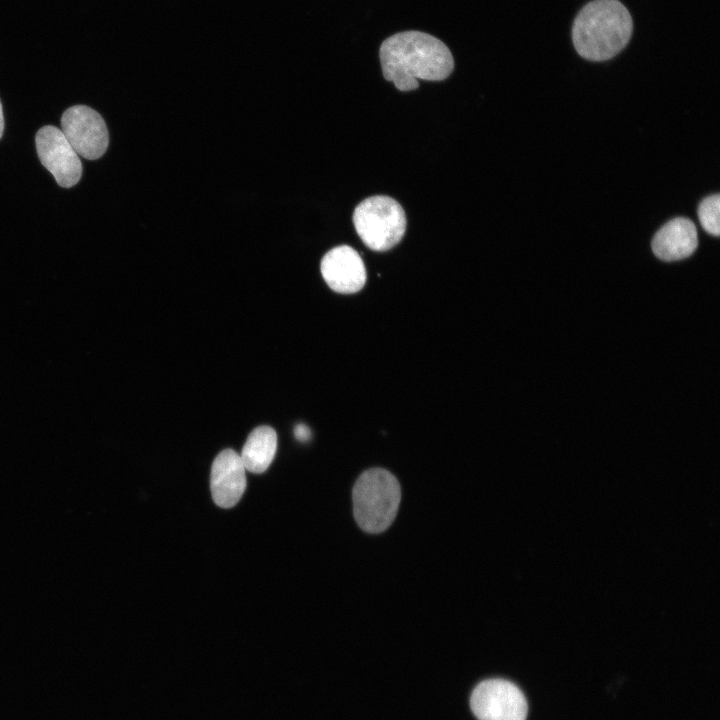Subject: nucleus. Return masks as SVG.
<instances>
[{
    "instance_id": "12",
    "label": "nucleus",
    "mask_w": 720,
    "mask_h": 720,
    "mask_svg": "<svg viewBox=\"0 0 720 720\" xmlns=\"http://www.w3.org/2000/svg\"><path fill=\"white\" fill-rule=\"evenodd\" d=\"M720 195L718 193L704 198L698 207V217L703 229L714 236L720 234Z\"/></svg>"
},
{
    "instance_id": "8",
    "label": "nucleus",
    "mask_w": 720,
    "mask_h": 720,
    "mask_svg": "<svg viewBox=\"0 0 720 720\" xmlns=\"http://www.w3.org/2000/svg\"><path fill=\"white\" fill-rule=\"evenodd\" d=\"M320 270L327 285L341 294L356 293L366 282V268L359 253L347 245L337 246L322 258Z\"/></svg>"
},
{
    "instance_id": "6",
    "label": "nucleus",
    "mask_w": 720,
    "mask_h": 720,
    "mask_svg": "<svg viewBox=\"0 0 720 720\" xmlns=\"http://www.w3.org/2000/svg\"><path fill=\"white\" fill-rule=\"evenodd\" d=\"M61 131L78 155L100 158L107 150L109 134L102 116L85 105L68 108L61 118Z\"/></svg>"
},
{
    "instance_id": "1",
    "label": "nucleus",
    "mask_w": 720,
    "mask_h": 720,
    "mask_svg": "<svg viewBox=\"0 0 720 720\" xmlns=\"http://www.w3.org/2000/svg\"><path fill=\"white\" fill-rule=\"evenodd\" d=\"M382 74L400 91L418 88V79L442 81L454 69L451 51L438 38L421 31H403L385 39L379 49Z\"/></svg>"
},
{
    "instance_id": "2",
    "label": "nucleus",
    "mask_w": 720,
    "mask_h": 720,
    "mask_svg": "<svg viewBox=\"0 0 720 720\" xmlns=\"http://www.w3.org/2000/svg\"><path fill=\"white\" fill-rule=\"evenodd\" d=\"M632 31V16L619 0H593L577 14L572 41L582 58L600 62L620 53Z\"/></svg>"
},
{
    "instance_id": "3",
    "label": "nucleus",
    "mask_w": 720,
    "mask_h": 720,
    "mask_svg": "<svg viewBox=\"0 0 720 720\" xmlns=\"http://www.w3.org/2000/svg\"><path fill=\"white\" fill-rule=\"evenodd\" d=\"M352 499L358 526L371 534L381 533L396 517L401 500L400 485L389 471L372 468L356 480Z\"/></svg>"
},
{
    "instance_id": "4",
    "label": "nucleus",
    "mask_w": 720,
    "mask_h": 720,
    "mask_svg": "<svg viewBox=\"0 0 720 720\" xmlns=\"http://www.w3.org/2000/svg\"><path fill=\"white\" fill-rule=\"evenodd\" d=\"M353 224L363 243L374 251H387L403 238L407 219L393 198L376 195L364 199L353 212Z\"/></svg>"
},
{
    "instance_id": "11",
    "label": "nucleus",
    "mask_w": 720,
    "mask_h": 720,
    "mask_svg": "<svg viewBox=\"0 0 720 720\" xmlns=\"http://www.w3.org/2000/svg\"><path fill=\"white\" fill-rule=\"evenodd\" d=\"M277 449V434L266 425L251 431L240 454L246 470L251 473H263L271 464Z\"/></svg>"
},
{
    "instance_id": "10",
    "label": "nucleus",
    "mask_w": 720,
    "mask_h": 720,
    "mask_svg": "<svg viewBox=\"0 0 720 720\" xmlns=\"http://www.w3.org/2000/svg\"><path fill=\"white\" fill-rule=\"evenodd\" d=\"M653 253L663 261H677L689 257L698 246L695 224L677 217L664 224L652 239Z\"/></svg>"
},
{
    "instance_id": "7",
    "label": "nucleus",
    "mask_w": 720,
    "mask_h": 720,
    "mask_svg": "<svg viewBox=\"0 0 720 720\" xmlns=\"http://www.w3.org/2000/svg\"><path fill=\"white\" fill-rule=\"evenodd\" d=\"M35 144L42 165L50 171L59 186L70 188L79 182L82 175L79 155L61 129L43 126L36 133Z\"/></svg>"
},
{
    "instance_id": "5",
    "label": "nucleus",
    "mask_w": 720,
    "mask_h": 720,
    "mask_svg": "<svg viewBox=\"0 0 720 720\" xmlns=\"http://www.w3.org/2000/svg\"><path fill=\"white\" fill-rule=\"evenodd\" d=\"M470 706L478 720H526L528 712L522 691L504 679L480 682L471 694Z\"/></svg>"
},
{
    "instance_id": "13",
    "label": "nucleus",
    "mask_w": 720,
    "mask_h": 720,
    "mask_svg": "<svg viewBox=\"0 0 720 720\" xmlns=\"http://www.w3.org/2000/svg\"><path fill=\"white\" fill-rule=\"evenodd\" d=\"M294 434L299 441H307L311 437L310 429L305 424H297L294 428Z\"/></svg>"
},
{
    "instance_id": "9",
    "label": "nucleus",
    "mask_w": 720,
    "mask_h": 720,
    "mask_svg": "<svg viewBox=\"0 0 720 720\" xmlns=\"http://www.w3.org/2000/svg\"><path fill=\"white\" fill-rule=\"evenodd\" d=\"M245 467L240 455L224 449L214 459L210 474L213 501L222 508H231L241 499L246 489Z\"/></svg>"
},
{
    "instance_id": "14",
    "label": "nucleus",
    "mask_w": 720,
    "mask_h": 720,
    "mask_svg": "<svg viewBox=\"0 0 720 720\" xmlns=\"http://www.w3.org/2000/svg\"><path fill=\"white\" fill-rule=\"evenodd\" d=\"M3 131H4V117H3L2 104H1V100H0V139L3 135Z\"/></svg>"
}]
</instances>
